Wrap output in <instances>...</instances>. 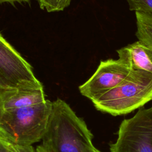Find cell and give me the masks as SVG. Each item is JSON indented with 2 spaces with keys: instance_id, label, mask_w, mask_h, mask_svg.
I'll return each instance as SVG.
<instances>
[{
  "instance_id": "12",
  "label": "cell",
  "mask_w": 152,
  "mask_h": 152,
  "mask_svg": "<svg viewBox=\"0 0 152 152\" xmlns=\"http://www.w3.org/2000/svg\"><path fill=\"white\" fill-rule=\"evenodd\" d=\"M126 1L129 10L152 15V0H126Z\"/></svg>"
},
{
  "instance_id": "2",
  "label": "cell",
  "mask_w": 152,
  "mask_h": 152,
  "mask_svg": "<svg viewBox=\"0 0 152 152\" xmlns=\"http://www.w3.org/2000/svg\"><path fill=\"white\" fill-rule=\"evenodd\" d=\"M52 102L28 107L4 110L0 118V131L14 142L32 145L42 140L46 132Z\"/></svg>"
},
{
  "instance_id": "7",
  "label": "cell",
  "mask_w": 152,
  "mask_h": 152,
  "mask_svg": "<svg viewBox=\"0 0 152 152\" xmlns=\"http://www.w3.org/2000/svg\"><path fill=\"white\" fill-rule=\"evenodd\" d=\"M119 59L131 70L152 74V48L137 40L116 50Z\"/></svg>"
},
{
  "instance_id": "15",
  "label": "cell",
  "mask_w": 152,
  "mask_h": 152,
  "mask_svg": "<svg viewBox=\"0 0 152 152\" xmlns=\"http://www.w3.org/2000/svg\"><path fill=\"white\" fill-rule=\"evenodd\" d=\"M30 0H0V2H12L15 1L17 2H21V1H28Z\"/></svg>"
},
{
  "instance_id": "3",
  "label": "cell",
  "mask_w": 152,
  "mask_h": 152,
  "mask_svg": "<svg viewBox=\"0 0 152 152\" xmlns=\"http://www.w3.org/2000/svg\"><path fill=\"white\" fill-rule=\"evenodd\" d=\"M152 100V74L132 71L119 85L91 101L99 111L113 116L123 115Z\"/></svg>"
},
{
  "instance_id": "11",
  "label": "cell",
  "mask_w": 152,
  "mask_h": 152,
  "mask_svg": "<svg viewBox=\"0 0 152 152\" xmlns=\"http://www.w3.org/2000/svg\"><path fill=\"white\" fill-rule=\"evenodd\" d=\"M71 0H39L41 9L48 12H56L68 7Z\"/></svg>"
},
{
  "instance_id": "8",
  "label": "cell",
  "mask_w": 152,
  "mask_h": 152,
  "mask_svg": "<svg viewBox=\"0 0 152 152\" xmlns=\"http://www.w3.org/2000/svg\"><path fill=\"white\" fill-rule=\"evenodd\" d=\"M2 100L4 110L39 104L46 99L43 87H32L6 88Z\"/></svg>"
},
{
  "instance_id": "6",
  "label": "cell",
  "mask_w": 152,
  "mask_h": 152,
  "mask_svg": "<svg viewBox=\"0 0 152 152\" xmlns=\"http://www.w3.org/2000/svg\"><path fill=\"white\" fill-rule=\"evenodd\" d=\"M132 71L119 59L101 61L92 76L79 86V91L93 101L122 83Z\"/></svg>"
},
{
  "instance_id": "1",
  "label": "cell",
  "mask_w": 152,
  "mask_h": 152,
  "mask_svg": "<svg viewBox=\"0 0 152 152\" xmlns=\"http://www.w3.org/2000/svg\"><path fill=\"white\" fill-rule=\"evenodd\" d=\"M93 135L86 122L64 100L52 102L42 145L50 152H91Z\"/></svg>"
},
{
  "instance_id": "9",
  "label": "cell",
  "mask_w": 152,
  "mask_h": 152,
  "mask_svg": "<svg viewBox=\"0 0 152 152\" xmlns=\"http://www.w3.org/2000/svg\"><path fill=\"white\" fill-rule=\"evenodd\" d=\"M137 31L135 36L140 40L152 48V15L135 12Z\"/></svg>"
},
{
  "instance_id": "5",
  "label": "cell",
  "mask_w": 152,
  "mask_h": 152,
  "mask_svg": "<svg viewBox=\"0 0 152 152\" xmlns=\"http://www.w3.org/2000/svg\"><path fill=\"white\" fill-rule=\"evenodd\" d=\"M0 85L4 88L43 87L31 65L0 33Z\"/></svg>"
},
{
  "instance_id": "14",
  "label": "cell",
  "mask_w": 152,
  "mask_h": 152,
  "mask_svg": "<svg viewBox=\"0 0 152 152\" xmlns=\"http://www.w3.org/2000/svg\"><path fill=\"white\" fill-rule=\"evenodd\" d=\"M35 150H36V152H50L42 144H40V145H38Z\"/></svg>"
},
{
  "instance_id": "13",
  "label": "cell",
  "mask_w": 152,
  "mask_h": 152,
  "mask_svg": "<svg viewBox=\"0 0 152 152\" xmlns=\"http://www.w3.org/2000/svg\"><path fill=\"white\" fill-rule=\"evenodd\" d=\"M6 88H4L0 85V118L4 112V109H3V106H2V94L4 91V90Z\"/></svg>"
},
{
  "instance_id": "10",
  "label": "cell",
  "mask_w": 152,
  "mask_h": 152,
  "mask_svg": "<svg viewBox=\"0 0 152 152\" xmlns=\"http://www.w3.org/2000/svg\"><path fill=\"white\" fill-rule=\"evenodd\" d=\"M0 152H36L32 145L17 144L0 131Z\"/></svg>"
},
{
  "instance_id": "16",
  "label": "cell",
  "mask_w": 152,
  "mask_h": 152,
  "mask_svg": "<svg viewBox=\"0 0 152 152\" xmlns=\"http://www.w3.org/2000/svg\"><path fill=\"white\" fill-rule=\"evenodd\" d=\"M91 152H102V151H100V150H97L96 148H95V147H93V148L92 149V151H91Z\"/></svg>"
},
{
  "instance_id": "4",
  "label": "cell",
  "mask_w": 152,
  "mask_h": 152,
  "mask_svg": "<svg viewBox=\"0 0 152 152\" xmlns=\"http://www.w3.org/2000/svg\"><path fill=\"white\" fill-rule=\"evenodd\" d=\"M111 152H152V106L122 121Z\"/></svg>"
}]
</instances>
